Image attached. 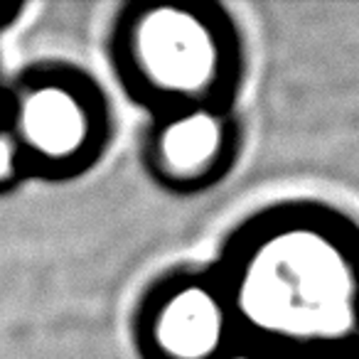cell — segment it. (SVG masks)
Returning <instances> with one entry per match:
<instances>
[{
  "mask_svg": "<svg viewBox=\"0 0 359 359\" xmlns=\"http://www.w3.org/2000/svg\"><path fill=\"white\" fill-rule=\"evenodd\" d=\"M246 359L359 352V224L323 202H280L246 217L215 261Z\"/></svg>",
  "mask_w": 359,
  "mask_h": 359,
  "instance_id": "cell-1",
  "label": "cell"
},
{
  "mask_svg": "<svg viewBox=\"0 0 359 359\" xmlns=\"http://www.w3.org/2000/svg\"><path fill=\"white\" fill-rule=\"evenodd\" d=\"M118 84L153 114L234 106L244 81V37L234 15L207 0H135L109 37Z\"/></svg>",
  "mask_w": 359,
  "mask_h": 359,
  "instance_id": "cell-2",
  "label": "cell"
},
{
  "mask_svg": "<svg viewBox=\"0 0 359 359\" xmlns=\"http://www.w3.org/2000/svg\"><path fill=\"white\" fill-rule=\"evenodd\" d=\"M140 359H246L244 339L215 266L163 273L130 320Z\"/></svg>",
  "mask_w": 359,
  "mask_h": 359,
  "instance_id": "cell-3",
  "label": "cell"
},
{
  "mask_svg": "<svg viewBox=\"0 0 359 359\" xmlns=\"http://www.w3.org/2000/svg\"><path fill=\"white\" fill-rule=\"evenodd\" d=\"M18 135L40 168L84 172L99 163L114 135L106 94L81 72H50L22 91Z\"/></svg>",
  "mask_w": 359,
  "mask_h": 359,
  "instance_id": "cell-4",
  "label": "cell"
},
{
  "mask_svg": "<svg viewBox=\"0 0 359 359\" xmlns=\"http://www.w3.org/2000/svg\"><path fill=\"white\" fill-rule=\"evenodd\" d=\"M241 135L234 106H187L153 114L143 138V165L160 190L200 195L234 170Z\"/></svg>",
  "mask_w": 359,
  "mask_h": 359,
  "instance_id": "cell-5",
  "label": "cell"
},
{
  "mask_svg": "<svg viewBox=\"0 0 359 359\" xmlns=\"http://www.w3.org/2000/svg\"><path fill=\"white\" fill-rule=\"evenodd\" d=\"M249 359H359V352H276Z\"/></svg>",
  "mask_w": 359,
  "mask_h": 359,
  "instance_id": "cell-6",
  "label": "cell"
}]
</instances>
